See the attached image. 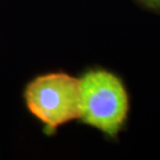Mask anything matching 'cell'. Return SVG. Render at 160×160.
<instances>
[{"label": "cell", "mask_w": 160, "mask_h": 160, "mask_svg": "<svg viewBox=\"0 0 160 160\" xmlns=\"http://www.w3.org/2000/svg\"><path fill=\"white\" fill-rule=\"evenodd\" d=\"M80 81V119L110 136L119 132L128 112L121 80L109 72L91 71Z\"/></svg>", "instance_id": "1"}, {"label": "cell", "mask_w": 160, "mask_h": 160, "mask_svg": "<svg viewBox=\"0 0 160 160\" xmlns=\"http://www.w3.org/2000/svg\"><path fill=\"white\" fill-rule=\"evenodd\" d=\"M25 100L30 112L53 131L80 118V81L63 73L40 76L27 85Z\"/></svg>", "instance_id": "2"}, {"label": "cell", "mask_w": 160, "mask_h": 160, "mask_svg": "<svg viewBox=\"0 0 160 160\" xmlns=\"http://www.w3.org/2000/svg\"><path fill=\"white\" fill-rule=\"evenodd\" d=\"M149 3L151 4H154V5H160V0H147Z\"/></svg>", "instance_id": "3"}]
</instances>
